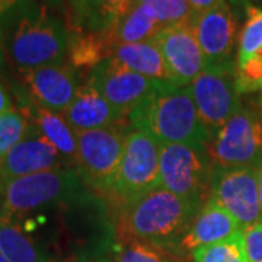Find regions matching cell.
Here are the masks:
<instances>
[{
  "instance_id": "obj_1",
  "label": "cell",
  "mask_w": 262,
  "mask_h": 262,
  "mask_svg": "<svg viewBox=\"0 0 262 262\" xmlns=\"http://www.w3.org/2000/svg\"><path fill=\"white\" fill-rule=\"evenodd\" d=\"M133 128L149 133L160 146L207 147L211 134L201 121L188 86L159 82L153 94L128 115Z\"/></svg>"
},
{
  "instance_id": "obj_2",
  "label": "cell",
  "mask_w": 262,
  "mask_h": 262,
  "mask_svg": "<svg viewBox=\"0 0 262 262\" xmlns=\"http://www.w3.org/2000/svg\"><path fill=\"white\" fill-rule=\"evenodd\" d=\"M203 206L158 188L136 203L121 207V232L160 249L181 248L192 220Z\"/></svg>"
},
{
  "instance_id": "obj_3",
  "label": "cell",
  "mask_w": 262,
  "mask_h": 262,
  "mask_svg": "<svg viewBox=\"0 0 262 262\" xmlns=\"http://www.w3.org/2000/svg\"><path fill=\"white\" fill-rule=\"evenodd\" d=\"M77 168L50 169L0 185L2 215L25 214L53 207L86 206L94 198Z\"/></svg>"
},
{
  "instance_id": "obj_4",
  "label": "cell",
  "mask_w": 262,
  "mask_h": 262,
  "mask_svg": "<svg viewBox=\"0 0 262 262\" xmlns=\"http://www.w3.org/2000/svg\"><path fill=\"white\" fill-rule=\"evenodd\" d=\"M67 47L69 31L46 9L22 15L9 39V54L20 70L61 63Z\"/></svg>"
},
{
  "instance_id": "obj_5",
  "label": "cell",
  "mask_w": 262,
  "mask_h": 262,
  "mask_svg": "<svg viewBox=\"0 0 262 262\" xmlns=\"http://www.w3.org/2000/svg\"><path fill=\"white\" fill-rule=\"evenodd\" d=\"M159 163V143L149 133L131 128L125 134L121 165L108 195L125 207L160 188Z\"/></svg>"
},
{
  "instance_id": "obj_6",
  "label": "cell",
  "mask_w": 262,
  "mask_h": 262,
  "mask_svg": "<svg viewBox=\"0 0 262 262\" xmlns=\"http://www.w3.org/2000/svg\"><path fill=\"white\" fill-rule=\"evenodd\" d=\"M213 160L207 147L160 146V188L203 206L210 198Z\"/></svg>"
},
{
  "instance_id": "obj_7",
  "label": "cell",
  "mask_w": 262,
  "mask_h": 262,
  "mask_svg": "<svg viewBox=\"0 0 262 262\" xmlns=\"http://www.w3.org/2000/svg\"><path fill=\"white\" fill-rule=\"evenodd\" d=\"M207 149L219 169L262 166V117L241 108L215 133Z\"/></svg>"
},
{
  "instance_id": "obj_8",
  "label": "cell",
  "mask_w": 262,
  "mask_h": 262,
  "mask_svg": "<svg viewBox=\"0 0 262 262\" xmlns=\"http://www.w3.org/2000/svg\"><path fill=\"white\" fill-rule=\"evenodd\" d=\"M76 134L77 170L89 187L108 195L121 165L127 133L113 125Z\"/></svg>"
},
{
  "instance_id": "obj_9",
  "label": "cell",
  "mask_w": 262,
  "mask_h": 262,
  "mask_svg": "<svg viewBox=\"0 0 262 262\" xmlns=\"http://www.w3.org/2000/svg\"><path fill=\"white\" fill-rule=\"evenodd\" d=\"M188 88L211 137L242 108L236 64L206 67Z\"/></svg>"
},
{
  "instance_id": "obj_10",
  "label": "cell",
  "mask_w": 262,
  "mask_h": 262,
  "mask_svg": "<svg viewBox=\"0 0 262 262\" xmlns=\"http://www.w3.org/2000/svg\"><path fill=\"white\" fill-rule=\"evenodd\" d=\"M258 170L255 168H214L211 177L210 196L233 217L242 230L262 219Z\"/></svg>"
},
{
  "instance_id": "obj_11",
  "label": "cell",
  "mask_w": 262,
  "mask_h": 262,
  "mask_svg": "<svg viewBox=\"0 0 262 262\" xmlns=\"http://www.w3.org/2000/svg\"><path fill=\"white\" fill-rule=\"evenodd\" d=\"M88 82L94 84L122 117H128L144 102L159 82L147 79L108 57L92 69Z\"/></svg>"
},
{
  "instance_id": "obj_12",
  "label": "cell",
  "mask_w": 262,
  "mask_h": 262,
  "mask_svg": "<svg viewBox=\"0 0 262 262\" xmlns=\"http://www.w3.org/2000/svg\"><path fill=\"white\" fill-rule=\"evenodd\" d=\"M192 28L206 60V67L236 64L233 56L236 44L239 42L237 19L229 0L200 12Z\"/></svg>"
},
{
  "instance_id": "obj_13",
  "label": "cell",
  "mask_w": 262,
  "mask_h": 262,
  "mask_svg": "<svg viewBox=\"0 0 262 262\" xmlns=\"http://www.w3.org/2000/svg\"><path fill=\"white\" fill-rule=\"evenodd\" d=\"M166 61L172 80L188 86L206 69V60L192 25L162 28L153 38Z\"/></svg>"
},
{
  "instance_id": "obj_14",
  "label": "cell",
  "mask_w": 262,
  "mask_h": 262,
  "mask_svg": "<svg viewBox=\"0 0 262 262\" xmlns=\"http://www.w3.org/2000/svg\"><path fill=\"white\" fill-rule=\"evenodd\" d=\"M29 94L38 106L63 114L79 89L73 66L64 61L22 70Z\"/></svg>"
},
{
  "instance_id": "obj_15",
  "label": "cell",
  "mask_w": 262,
  "mask_h": 262,
  "mask_svg": "<svg viewBox=\"0 0 262 262\" xmlns=\"http://www.w3.org/2000/svg\"><path fill=\"white\" fill-rule=\"evenodd\" d=\"M61 153L31 127L27 137L10 150L0 163V185L50 169L67 166Z\"/></svg>"
},
{
  "instance_id": "obj_16",
  "label": "cell",
  "mask_w": 262,
  "mask_h": 262,
  "mask_svg": "<svg viewBox=\"0 0 262 262\" xmlns=\"http://www.w3.org/2000/svg\"><path fill=\"white\" fill-rule=\"evenodd\" d=\"M236 77L241 94L262 89V9L246 6V20L239 34Z\"/></svg>"
},
{
  "instance_id": "obj_17",
  "label": "cell",
  "mask_w": 262,
  "mask_h": 262,
  "mask_svg": "<svg viewBox=\"0 0 262 262\" xmlns=\"http://www.w3.org/2000/svg\"><path fill=\"white\" fill-rule=\"evenodd\" d=\"M63 117L76 133L113 127L124 118L89 82L79 86Z\"/></svg>"
},
{
  "instance_id": "obj_18",
  "label": "cell",
  "mask_w": 262,
  "mask_h": 262,
  "mask_svg": "<svg viewBox=\"0 0 262 262\" xmlns=\"http://www.w3.org/2000/svg\"><path fill=\"white\" fill-rule=\"evenodd\" d=\"M239 232H244L239 223L210 196L192 220L181 249L194 252L198 248L227 241Z\"/></svg>"
},
{
  "instance_id": "obj_19",
  "label": "cell",
  "mask_w": 262,
  "mask_h": 262,
  "mask_svg": "<svg viewBox=\"0 0 262 262\" xmlns=\"http://www.w3.org/2000/svg\"><path fill=\"white\" fill-rule=\"evenodd\" d=\"M139 0H70L80 31L108 35Z\"/></svg>"
},
{
  "instance_id": "obj_20",
  "label": "cell",
  "mask_w": 262,
  "mask_h": 262,
  "mask_svg": "<svg viewBox=\"0 0 262 262\" xmlns=\"http://www.w3.org/2000/svg\"><path fill=\"white\" fill-rule=\"evenodd\" d=\"M111 57L147 79L156 82H173L155 39L136 44H115L111 50Z\"/></svg>"
},
{
  "instance_id": "obj_21",
  "label": "cell",
  "mask_w": 262,
  "mask_h": 262,
  "mask_svg": "<svg viewBox=\"0 0 262 262\" xmlns=\"http://www.w3.org/2000/svg\"><path fill=\"white\" fill-rule=\"evenodd\" d=\"M29 118L32 120L31 125L39 133L44 139H47L56 147L61 156L69 163H76L77 159V134L67 124L63 115L44 110L37 103L29 105Z\"/></svg>"
},
{
  "instance_id": "obj_22",
  "label": "cell",
  "mask_w": 262,
  "mask_h": 262,
  "mask_svg": "<svg viewBox=\"0 0 262 262\" xmlns=\"http://www.w3.org/2000/svg\"><path fill=\"white\" fill-rule=\"evenodd\" d=\"M160 29L162 28L153 5L147 0H140L106 37L111 46L136 44L153 39Z\"/></svg>"
},
{
  "instance_id": "obj_23",
  "label": "cell",
  "mask_w": 262,
  "mask_h": 262,
  "mask_svg": "<svg viewBox=\"0 0 262 262\" xmlns=\"http://www.w3.org/2000/svg\"><path fill=\"white\" fill-rule=\"evenodd\" d=\"M0 252L9 262H48L47 255L9 217L0 214Z\"/></svg>"
},
{
  "instance_id": "obj_24",
  "label": "cell",
  "mask_w": 262,
  "mask_h": 262,
  "mask_svg": "<svg viewBox=\"0 0 262 262\" xmlns=\"http://www.w3.org/2000/svg\"><path fill=\"white\" fill-rule=\"evenodd\" d=\"M113 46L106 35L80 31L79 34H69L67 54L73 67H96L103 60L111 57Z\"/></svg>"
},
{
  "instance_id": "obj_25",
  "label": "cell",
  "mask_w": 262,
  "mask_h": 262,
  "mask_svg": "<svg viewBox=\"0 0 262 262\" xmlns=\"http://www.w3.org/2000/svg\"><path fill=\"white\" fill-rule=\"evenodd\" d=\"M191 256L194 262H249L245 251L244 232L223 242L198 248L191 252Z\"/></svg>"
},
{
  "instance_id": "obj_26",
  "label": "cell",
  "mask_w": 262,
  "mask_h": 262,
  "mask_svg": "<svg viewBox=\"0 0 262 262\" xmlns=\"http://www.w3.org/2000/svg\"><path fill=\"white\" fill-rule=\"evenodd\" d=\"M31 130V124L24 114L10 108L0 114V163L19 141H22Z\"/></svg>"
},
{
  "instance_id": "obj_27",
  "label": "cell",
  "mask_w": 262,
  "mask_h": 262,
  "mask_svg": "<svg viewBox=\"0 0 262 262\" xmlns=\"http://www.w3.org/2000/svg\"><path fill=\"white\" fill-rule=\"evenodd\" d=\"M156 10L160 28L194 25L196 12L188 0H147Z\"/></svg>"
},
{
  "instance_id": "obj_28",
  "label": "cell",
  "mask_w": 262,
  "mask_h": 262,
  "mask_svg": "<svg viewBox=\"0 0 262 262\" xmlns=\"http://www.w3.org/2000/svg\"><path fill=\"white\" fill-rule=\"evenodd\" d=\"M115 262H173L158 246L130 241L118 249Z\"/></svg>"
},
{
  "instance_id": "obj_29",
  "label": "cell",
  "mask_w": 262,
  "mask_h": 262,
  "mask_svg": "<svg viewBox=\"0 0 262 262\" xmlns=\"http://www.w3.org/2000/svg\"><path fill=\"white\" fill-rule=\"evenodd\" d=\"M245 251L249 262H262V219L244 230Z\"/></svg>"
},
{
  "instance_id": "obj_30",
  "label": "cell",
  "mask_w": 262,
  "mask_h": 262,
  "mask_svg": "<svg viewBox=\"0 0 262 262\" xmlns=\"http://www.w3.org/2000/svg\"><path fill=\"white\" fill-rule=\"evenodd\" d=\"M188 2L200 13V12H204V10L214 8L219 3H222L223 0H188Z\"/></svg>"
},
{
  "instance_id": "obj_31",
  "label": "cell",
  "mask_w": 262,
  "mask_h": 262,
  "mask_svg": "<svg viewBox=\"0 0 262 262\" xmlns=\"http://www.w3.org/2000/svg\"><path fill=\"white\" fill-rule=\"evenodd\" d=\"M22 0H0V18L13 12L20 5Z\"/></svg>"
},
{
  "instance_id": "obj_32",
  "label": "cell",
  "mask_w": 262,
  "mask_h": 262,
  "mask_svg": "<svg viewBox=\"0 0 262 262\" xmlns=\"http://www.w3.org/2000/svg\"><path fill=\"white\" fill-rule=\"evenodd\" d=\"M10 108H12V102H10L9 95L6 92L5 86L0 83V114L6 113Z\"/></svg>"
},
{
  "instance_id": "obj_33",
  "label": "cell",
  "mask_w": 262,
  "mask_h": 262,
  "mask_svg": "<svg viewBox=\"0 0 262 262\" xmlns=\"http://www.w3.org/2000/svg\"><path fill=\"white\" fill-rule=\"evenodd\" d=\"M258 192H259V206L262 211V166L258 170Z\"/></svg>"
},
{
  "instance_id": "obj_34",
  "label": "cell",
  "mask_w": 262,
  "mask_h": 262,
  "mask_svg": "<svg viewBox=\"0 0 262 262\" xmlns=\"http://www.w3.org/2000/svg\"><path fill=\"white\" fill-rule=\"evenodd\" d=\"M82 262H111V261L103 259V258H96V259H86V261H82Z\"/></svg>"
},
{
  "instance_id": "obj_35",
  "label": "cell",
  "mask_w": 262,
  "mask_h": 262,
  "mask_svg": "<svg viewBox=\"0 0 262 262\" xmlns=\"http://www.w3.org/2000/svg\"><path fill=\"white\" fill-rule=\"evenodd\" d=\"M5 63V54H3V51H2V48H0V67L3 66Z\"/></svg>"
},
{
  "instance_id": "obj_36",
  "label": "cell",
  "mask_w": 262,
  "mask_h": 262,
  "mask_svg": "<svg viewBox=\"0 0 262 262\" xmlns=\"http://www.w3.org/2000/svg\"><path fill=\"white\" fill-rule=\"evenodd\" d=\"M0 262H9L6 258H5V255H3L2 252H0Z\"/></svg>"
},
{
  "instance_id": "obj_37",
  "label": "cell",
  "mask_w": 262,
  "mask_h": 262,
  "mask_svg": "<svg viewBox=\"0 0 262 262\" xmlns=\"http://www.w3.org/2000/svg\"><path fill=\"white\" fill-rule=\"evenodd\" d=\"M232 2H236V0H232Z\"/></svg>"
},
{
  "instance_id": "obj_38",
  "label": "cell",
  "mask_w": 262,
  "mask_h": 262,
  "mask_svg": "<svg viewBox=\"0 0 262 262\" xmlns=\"http://www.w3.org/2000/svg\"><path fill=\"white\" fill-rule=\"evenodd\" d=\"M139 2H140V0H139Z\"/></svg>"
},
{
  "instance_id": "obj_39",
  "label": "cell",
  "mask_w": 262,
  "mask_h": 262,
  "mask_svg": "<svg viewBox=\"0 0 262 262\" xmlns=\"http://www.w3.org/2000/svg\"><path fill=\"white\" fill-rule=\"evenodd\" d=\"M230 2H232V0H230Z\"/></svg>"
}]
</instances>
